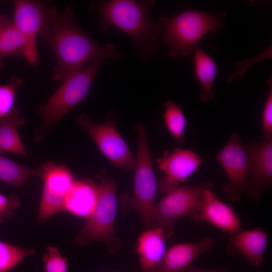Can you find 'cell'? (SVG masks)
I'll return each mask as SVG.
<instances>
[{
	"label": "cell",
	"mask_w": 272,
	"mask_h": 272,
	"mask_svg": "<svg viewBox=\"0 0 272 272\" xmlns=\"http://www.w3.org/2000/svg\"><path fill=\"white\" fill-rule=\"evenodd\" d=\"M215 157L228 179L223 187L224 192L230 201H238L250 187L247 155L239 134L233 132Z\"/></svg>",
	"instance_id": "9"
},
{
	"label": "cell",
	"mask_w": 272,
	"mask_h": 272,
	"mask_svg": "<svg viewBox=\"0 0 272 272\" xmlns=\"http://www.w3.org/2000/svg\"><path fill=\"white\" fill-rule=\"evenodd\" d=\"M268 241L266 232L257 227L232 234L226 245V252L230 255L240 254L252 266L261 265Z\"/></svg>",
	"instance_id": "15"
},
{
	"label": "cell",
	"mask_w": 272,
	"mask_h": 272,
	"mask_svg": "<svg viewBox=\"0 0 272 272\" xmlns=\"http://www.w3.org/2000/svg\"><path fill=\"white\" fill-rule=\"evenodd\" d=\"M24 39L12 21L5 17L3 26L0 30V70L2 59L9 56L24 55Z\"/></svg>",
	"instance_id": "20"
},
{
	"label": "cell",
	"mask_w": 272,
	"mask_h": 272,
	"mask_svg": "<svg viewBox=\"0 0 272 272\" xmlns=\"http://www.w3.org/2000/svg\"><path fill=\"white\" fill-rule=\"evenodd\" d=\"M5 17H2L0 18V30L3 26V25L4 23Z\"/></svg>",
	"instance_id": "30"
},
{
	"label": "cell",
	"mask_w": 272,
	"mask_h": 272,
	"mask_svg": "<svg viewBox=\"0 0 272 272\" xmlns=\"http://www.w3.org/2000/svg\"><path fill=\"white\" fill-rule=\"evenodd\" d=\"M214 239L206 237L196 242L182 243L171 247L153 272H179L192 264L196 258L212 250Z\"/></svg>",
	"instance_id": "16"
},
{
	"label": "cell",
	"mask_w": 272,
	"mask_h": 272,
	"mask_svg": "<svg viewBox=\"0 0 272 272\" xmlns=\"http://www.w3.org/2000/svg\"><path fill=\"white\" fill-rule=\"evenodd\" d=\"M212 186L211 182L192 186L179 185L165 193L154 207L150 228L160 227L163 229L166 240L171 238L174 222L184 216L193 221L204 191Z\"/></svg>",
	"instance_id": "7"
},
{
	"label": "cell",
	"mask_w": 272,
	"mask_h": 272,
	"mask_svg": "<svg viewBox=\"0 0 272 272\" xmlns=\"http://www.w3.org/2000/svg\"><path fill=\"white\" fill-rule=\"evenodd\" d=\"M202 160L190 150L176 148L165 152L157 159L158 167L163 172L159 181L161 191L166 193L183 183L200 167Z\"/></svg>",
	"instance_id": "12"
},
{
	"label": "cell",
	"mask_w": 272,
	"mask_h": 272,
	"mask_svg": "<svg viewBox=\"0 0 272 272\" xmlns=\"http://www.w3.org/2000/svg\"><path fill=\"white\" fill-rule=\"evenodd\" d=\"M225 12L214 14L188 9L172 17L161 18L164 29L163 40L167 45V54L186 56L193 53L195 45L208 33L218 32L224 25Z\"/></svg>",
	"instance_id": "3"
},
{
	"label": "cell",
	"mask_w": 272,
	"mask_h": 272,
	"mask_svg": "<svg viewBox=\"0 0 272 272\" xmlns=\"http://www.w3.org/2000/svg\"><path fill=\"white\" fill-rule=\"evenodd\" d=\"M211 189L204 191L193 221L207 222L231 235L241 231L240 221L233 209L221 200Z\"/></svg>",
	"instance_id": "14"
},
{
	"label": "cell",
	"mask_w": 272,
	"mask_h": 272,
	"mask_svg": "<svg viewBox=\"0 0 272 272\" xmlns=\"http://www.w3.org/2000/svg\"><path fill=\"white\" fill-rule=\"evenodd\" d=\"M57 59L53 79L62 82L71 73L98 58L116 60L122 54L111 43L100 44L88 36L73 19L69 5L49 18L40 33Z\"/></svg>",
	"instance_id": "1"
},
{
	"label": "cell",
	"mask_w": 272,
	"mask_h": 272,
	"mask_svg": "<svg viewBox=\"0 0 272 272\" xmlns=\"http://www.w3.org/2000/svg\"><path fill=\"white\" fill-rule=\"evenodd\" d=\"M104 60V58H98L89 65L69 74L47 103L38 108L44 130L50 129L88 96L92 83Z\"/></svg>",
	"instance_id": "6"
},
{
	"label": "cell",
	"mask_w": 272,
	"mask_h": 272,
	"mask_svg": "<svg viewBox=\"0 0 272 272\" xmlns=\"http://www.w3.org/2000/svg\"><path fill=\"white\" fill-rule=\"evenodd\" d=\"M25 123L21 117L0 124V154L12 152L27 157L18 127Z\"/></svg>",
	"instance_id": "22"
},
{
	"label": "cell",
	"mask_w": 272,
	"mask_h": 272,
	"mask_svg": "<svg viewBox=\"0 0 272 272\" xmlns=\"http://www.w3.org/2000/svg\"><path fill=\"white\" fill-rule=\"evenodd\" d=\"M251 177L248 195L258 200L272 185V139L262 142L251 141L245 148Z\"/></svg>",
	"instance_id": "13"
},
{
	"label": "cell",
	"mask_w": 272,
	"mask_h": 272,
	"mask_svg": "<svg viewBox=\"0 0 272 272\" xmlns=\"http://www.w3.org/2000/svg\"><path fill=\"white\" fill-rule=\"evenodd\" d=\"M179 272H183V270H181V271H179Z\"/></svg>",
	"instance_id": "31"
},
{
	"label": "cell",
	"mask_w": 272,
	"mask_h": 272,
	"mask_svg": "<svg viewBox=\"0 0 272 272\" xmlns=\"http://www.w3.org/2000/svg\"><path fill=\"white\" fill-rule=\"evenodd\" d=\"M42 260L45 272H67V259L54 246L47 247Z\"/></svg>",
	"instance_id": "26"
},
{
	"label": "cell",
	"mask_w": 272,
	"mask_h": 272,
	"mask_svg": "<svg viewBox=\"0 0 272 272\" xmlns=\"http://www.w3.org/2000/svg\"><path fill=\"white\" fill-rule=\"evenodd\" d=\"M23 82L22 78L13 76L9 83L0 85V124L21 117L15 101L16 90Z\"/></svg>",
	"instance_id": "21"
},
{
	"label": "cell",
	"mask_w": 272,
	"mask_h": 272,
	"mask_svg": "<svg viewBox=\"0 0 272 272\" xmlns=\"http://www.w3.org/2000/svg\"><path fill=\"white\" fill-rule=\"evenodd\" d=\"M36 174L43 180L38 216L39 222H43L64 210L65 197L75 179L65 165L50 161L43 163Z\"/></svg>",
	"instance_id": "10"
},
{
	"label": "cell",
	"mask_w": 272,
	"mask_h": 272,
	"mask_svg": "<svg viewBox=\"0 0 272 272\" xmlns=\"http://www.w3.org/2000/svg\"><path fill=\"white\" fill-rule=\"evenodd\" d=\"M181 105L171 100L165 102V110L163 115L165 126L173 139L181 142L185 139L187 120L181 109Z\"/></svg>",
	"instance_id": "23"
},
{
	"label": "cell",
	"mask_w": 272,
	"mask_h": 272,
	"mask_svg": "<svg viewBox=\"0 0 272 272\" xmlns=\"http://www.w3.org/2000/svg\"><path fill=\"white\" fill-rule=\"evenodd\" d=\"M165 240L160 227L149 228L140 235L137 251L143 272H153L160 264L166 252Z\"/></svg>",
	"instance_id": "17"
},
{
	"label": "cell",
	"mask_w": 272,
	"mask_h": 272,
	"mask_svg": "<svg viewBox=\"0 0 272 272\" xmlns=\"http://www.w3.org/2000/svg\"><path fill=\"white\" fill-rule=\"evenodd\" d=\"M36 174L33 170L18 164L0 154V180L17 187L25 185Z\"/></svg>",
	"instance_id": "24"
},
{
	"label": "cell",
	"mask_w": 272,
	"mask_h": 272,
	"mask_svg": "<svg viewBox=\"0 0 272 272\" xmlns=\"http://www.w3.org/2000/svg\"><path fill=\"white\" fill-rule=\"evenodd\" d=\"M20 201L18 198L12 195L7 197L0 193V222L11 217L18 209Z\"/></svg>",
	"instance_id": "28"
},
{
	"label": "cell",
	"mask_w": 272,
	"mask_h": 272,
	"mask_svg": "<svg viewBox=\"0 0 272 272\" xmlns=\"http://www.w3.org/2000/svg\"><path fill=\"white\" fill-rule=\"evenodd\" d=\"M183 272H227L225 267L215 269H203L195 266L191 264L185 268L183 269Z\"/></svg>",
	"instance_id": "29"
},
{
	"label": "cell",
	"mask_w": 272,
	"mask_h": 272,
	"mask_svg": "<svg viewBox=\"0 0 272 272\" xmlns=\"http://www.w3.org/2000/svg\"><path fill=\"white\" fill-rule=\"evenodd\" d=\"M96 177L99 184L95 209L80 230L75 241L79 245H85L91 241L102 242L106 245L110 252L115 253L121 246L120 239L115 236L114 232L117 184L104 169L97 173Z\"/></svg>",
	"instance_id": "4"
},
{
	"label": "cell",
	"mask_w": 272,
	"mask_h": 272,
	"mask_svg": "<svg viewBox=\"0 0 272 272\" xmlns=\"http://www.w3.org/2000/svg\"><path fill=\"white\" fill-rule=\"evenodd\" d=\"M34 248L26 249L0 241V272L7 271L25 257L33 254Z\"/></svg>",
	"instance_id": "25"
},
{
	"label": "cell",
	"mask_w": 272,
	"mask_h": 272,
	"mask_svg": "<svg viewBox=\"0 0 272 272\" xmlns=\"http://www.w3.org/2000/svg\"><path fill=\"white\" fill-rule=\"evenodd\" d=\"M56 12L50 2L43 1H14V25L25 40L24 55L32 65L38 63L37 37L49 18Z\"/></svg>",
	"instance_id": "8"
},
{
	"label": "cell",
	"mask_w": 272,
	"mask_h": 272,
	"mask_svg": "<svg viewBox=\"0 0 272 272\" xmlns=\"http://www.w3.org/2000/svg\"><path fill=\"white\" fill-rule=\"evenodd\" d=\"M98 199V186L92 180H75L67 192L64 210L87 218L93 214Z\"/></svg>",
	"instance_id": "18"
},
{
	"label": "cell",
	"mask_w": 272,
	"mask_h": 272,
	"mask_svg": "<svg viewBox=\"0 0 272 272\" xmlns=\"http://www.w3.org/2000/svg\"><path fill=\"white\" fill-rule=\"evenodd\" d=\"M193 53L194 77L201 87L199 98L203 102H209L214 98L213 87L217 74V65L197 44L194 47Z\"/></svg>",
	"instance_id": "19"
},
{
	"label": "cell",
	"mask_w": 272,
	"mask_h": 272,
	"mask_svg": "<svg viewBox=\"0 0 272 272\" xmlns=\"http://www.w3.org/2000/svg\"><path fill=\"white\" fill-rule=\"evenodd\" d=\"M268 92L262 112V128L264 140L272 139V80L270 76L267 81Z\"/></svg>",
	"instance_id": "27"
},
{
	"label": "cell",
	"mask_w": 272,
	"mask_h": 272,
	"mask_svg": "<svg viewBox=\"0 0 272 272\" xmlns=\"http://www.w3.org/2000/svg\"><path fill=\"white\" fill-rule=\"evenodd\" d=\"M78 124L92 138L100 150L115 166L124 170H133V154L111 120L101 124L92 122L83 113L78 119Z\"/></svg>",
	"instance_id": "11"
},
{
	"label": "cell",
	"mask_w": 272,
	"mask_h": 272,
	"mask_svg": "<svg viewBox=\"0 0 272 272\" xmlns=\"http://www.w3.org/2000/svg\"><path fill=\"white\" fill-rule=\"evenodd\" d=\"M138 134V150L135 160L133 194L122 196L123 208L134 211L143 225L150 228L152 213L154 207L157 183L149 147L148 132L145 125H135Z\"/></svg>",
	"instance_id": "5"
},
{
	"label": "cell",
	"mask_w": 272,
	"mask_h": 272,
	"mask_svg": "<svg viewBox=\"0 0 272 272\" xmlns=\"http://www.w3.org/2000/svg\"><path fill=\"white\" fill-rule=\"evenodd\" d=\"M153 1L111 0L91 3V11L99 15V28L105 32L111 25L124 32L135 43L140 58L145 59L156 53L158 37L164 29L154 22L149 10Z\"/></svg>",
	"instance_id": "2"
}]
</instances>
